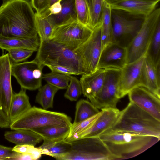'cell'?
Here are the masks:
<instances>
[{"label": "cell", "mask_w": 160, "mask_h": 160, "mask_svg": "<svg viewBox=\"0 0 160 160\" xmlns=\"http://www.w3.org/2000/svg\"><path fill=\"white\" fill-rule=\"evenodd\" d=\"M105 70L104 79L101 89L90 102L98 109L117 108V104L120 99L118 89L121 69L109 68Z\"/></svg>", "instance_id": "obj_11"}, {"label": "cell", "mask_w": 160, "mask_h": 160, "mask_svg": "<svg viewBox=\"0 0 160 160\" xmlns=\"http://www.w3.org/2000/svg\"><path fill=\"white\" fill-rule=\"evenodd\" d=\"M145 56L135 62L126 64L121 70L118 89L120 99L128 94L134 88L140 86L142 68Z\"/></svg>", "instance_id": "obj_15"}, {"label": "cell", "mask_w": 160, "mask_h": 160, "mask_svg": "<svg viewBox=\"0 0 160 160\" xmlns=\"http://www.w3.org/2000/svg\"><path fill=\"white\" fill-rule=\"evenodd\" d=\"M99 137L115 160L126 159L135 157L154 145L160 139L149 135L111 130H107Z\"/></svg>", "instance_id": "obj_2"}, {"label": "cell", "mask_w": 160, "mask_h": 160, "mask_svg": "<svg viewBox=\"0 0 160 160\" xmlns=\"http://www.w3.org/2000/svg\"><path fill=\"white\" fill-rule=\"evenodd\" d=\"M77 20L82 24L88 27L90 10L85 0H74Z\"/></svg>", "instance_id": "obj_35"}, {"label": "cell", "mask_w": 160, "mask_h": 160, "mask_svg": "<svg viewBox=\"0 0 160 160\" xmlns=\"http://www.w3.org/2000/svg\"><path fill=\"white\" fill-rule=\"evenodd\" d=\"M101 23L92 30L89 38L74 50L82 62L85 74L91 73L98 69L102 49Z\"/></svg>", "instance_id": "obj_8"}, {"label": "cell", "mask_w": 160, "mask_h": 160, "mask_svg": "<svg viewBox=\"0 0 160 160\" xmlns=\"http://www.w3.org/2000/svg\"><path fill=\"white\" fill-rule=\"evenodd\" d=\"M42 155L29 153L16 152L11 160H36L41 157Z\"/></svg>", "instance_id": "obj_41"}, {"label": "cell", "mask_w": 160, "mask_h": 160, "mask_svg": "<svg viewBox=\"0 0 160 160\" xmlns=\"http://www.w3.org/2000/svg\"><path fill=\"white\" fill-rule=\"evenodd\" d=\"M35 59L44 66L69 68L79 75L85 74L81 60L74 50L50 40L40 41Z\"/></svg>", "instance_id": "obj_4"}, {"label": "cell", "mask_w": 160, "mask_h": 160, "mask_svg": "<svg viewBox=\"0 0 160 160\" xmlns=\"http://www.w3.org/2000/svg\"><path fill=\"white\" fill-rule=\"evenodd\" d=\"M58 0H49L48 7L47 9V10L48 9V8L50 6H51L53 4H54L55 2H57Z\"/></svg>", "instance_id": "obj_46"}, {"label": "cell", "mask_w": 160, "mask_h": 160, "mask_svg": "<svg viewBox=\"0 0 160 160\" xmlns=\"http://www.w3.org/2000/svg\"><path fill=\"white\" fill-rule=\"evenodd\" d=\"M40 44L38 36L29 38L0 37V48L8 51L15 48H24L37 51Z\"/></svg>", "instance_id": "obj_23"}, {"label": "cell", "mask_w": 160, "mask_h": 160, "mask_svg": "<svg viewBox=\"0 0 160 160\" xmlns=\"http://www.w3.org/2000/svg\"><path fill=\"white\" fill-rule=\"evenodd\" d=\"M101 111L100 115L93 124L78 135L74 140L86 138L99 137L113 126L120 112V111L117 108H105Z\"/></svg>", "instance_id": "obj_17"}, {"label": "cell", "mask_w": 160, "mask_h": 160, "mask_svg": "<svg viewBox=\"0 0 160 160\" xmlns=\"http://www.w3.org/2000/svg\"><path fill=\"white\" fill-rule=\"evenodd\" d=\"M71 118L66 114L34 106L11 123L12 130H31L42 127L71 126Z\"/></svg>", "instance_id": "obj_5"}, {"label": "cell", "mask_w": 160, "mask_h": 160, "mask_svg": "<svg viewBox=\"0 0 160 160\" xmlns=\"http://www.w3.org/2000/svg\"><path fill=\"white\" fill-rule=\"evenodd\" d=\"M160 64L156 67L146 54L142 68L140 86L160 97Z\"/></svg>", "instance_id": "obj_18"}, {"label": "cell", "mask_w": 160, "mask_h": 160, "mask_svg": "<svg viewBox=\"0 0 160 160\" xmlns=\"http://www.w3.org/2000/svg\"><path fill=\"white\" fill-rule=\"evenodd\" d=\"M108 130L134 132L160 138V121L130 102L120 111L116 122Z\"/></svg>", "instance_id": "obj_3"}, {"label": "cell", "mask_w": 160, "mask_h": 160, "mask_svg": "<svg viewBox=\"0 0 160 160\" xmlns=\"http://www.w3.org/2000/svg\"><path fill=\"white\" fill-rule=\"evenodd\" d=\"M59 90L58 88L47 83L38 89L36 102L45 109L53 108L54 97Z\"/></svg>", "instance_id": "obj_29"}, {"label": "cell", "mask_w": 160, "mask_h": 160, "mask_svg": "<svg viewBox=\"0 0 160 160\" xmlns=\"http://www.w3.org/2000/svg\"><path fill=\"white\" fill-rule=\"evenodd\" d=\"M0 7V37L29 38L38 36L34 13L25 0H2Z\"/></svg>", "instance_id": "obj_1"}, {"label": "cell", "mask_w": 160, "mask_h": 160, "mask_svg": "<svg viewBox=\"0 0 160 160\" xmlns=\"http://www.w3.org/2000/svg\"><path fill=\"white\" fill-rule=\"evenodd\" d=\"M111 10L110 5L104 2L103 11L100 21L102 25V49L112 41L113 29L111 18Z\"/></svg>", "instance_id": "obj_27"}, {"label": "cell", "mask_w": 160, "mask_h": 160, "mask_svg": "<svg viewBox=\"0 0 160 160\" xmlns=\"http://www.w3.org/2000/svg\"><path fill=\"white\" fill-rule=\"evenodd\" d=\"M105 75V70L98 69L94 72L82 75L80 81L82 94L90 101L100 92L102 87Z\"/></svg>", "instance_id": "obj_20"}, {"label": "cell", "mask_w": 160, "mask_h": 160, "mask_svg": "<svg viewBox=\"0 0 160 160\" xmlns=\"http://www.w3.org/2000/svg\"><path fill=\"white\" fill-rule=\"evenodd\" d=\"M120 0H103L105 2L110 5L113 4Z\"/></svg>", "instance_id": "obj_45"}, {"label": "cell", "mask_w": 160, "mask_h": 160, "mask_svg": "<svg viewBox=\"0 0 160 160\" xmlns=\"http://www.w3.org/2000/svg\"><path fill=\"white\" fill-rule=\"evenodd\" d=\"M11 122L8 116L0 106V128H10Z\"/></svg>", "instance_id": "obj_44"}, {"label": "cell", "mask_w": 160, "mask_h": 160, "mask_svg": "<svg viewBox=\"0 0 160 160\" xmlns=\"http://www.w3.org/2000/svg\"><path fill=\"white\" fill-rule=\"evenodd\" d=\"M145 17L132 15L121 10L111 9L112 42L121 44L122 39L127 37H130L132 40L140 29Z\"/></svg>", "instance_id": "obj_9"}, {"label": "cell", "mask_w": 160, "mask_h": 160, "mask_svg": "<svg viewBox=\"0 0 160 160\" xmlns=\"http://www.w3.org/2000/svg\"><path fill=\"white\" fill-rule=\"evenodd\" d=\"M30 130L40 135L43 140L61 141L65 140L68 135L70 126L42 127Z\"/></svg>", "instance_id": "obj_25"}, {"label": "cell", "mask_w": 160, "mask_h": 160, "mask_svg": "<svg viewBox=\"0 0 160 160\" xmlns=\"http://www.w3.org/2000/svg\"><path fill=\"white\" fill-rule=\"evenodd\" d=\"M101 113L100 111L98 114L76 124L72 123L70 132L65 141L70 142L74 140L78 135L88 129L93 124Z\"/></svg>", "instance_id": "obj_32"}, {"label": "cell", "mask_w": 160, "mask_h": 160, "mask_svg": "<svg viewBox=\"0 0 160 160\" xmlns=\"http://www.w3.org/2000/svg\"><path fill=\"white\" fill-rule=\"evenodd\" d=\"M71 76L51 71L43 74L42 79L59 89H66L69 85Z\"/></svg>", "instance_id": "obj_33"}, {"label": "cell", "mask_w": 160, "mask_h": 160, "mask_svg": "<svg viewBox=\"0 0 160 160\" xmlns=\"http://www.w3.org/2000/svg\"><path fill=\"white\" fill-rule=\"evenodd\" d=\"M92 31L76 20L54 27L51 40L74 50L89 38Z\"/></svg>", "instance_id": "obj_10"}, {"label": "cell", "mask_w": 160, "mask_h": 160, "mask_svg": "<svg viewBox=\"0 0 160 160\" xmlns=\"http://www.w3.org/2000/svg\"><path fill=\"white\" fill-rule=\"evenodd\" d=\"M128 95L130 102L160 121V97L141 86L132 89Z\"/></svg>", "instance_id": "obj_13"}, {"label": "cell", "mask_w": 160, "mask_h": 160, "mask_svg": "<svg viewBox=\"0 0 160 160\" xmlns=\"http://www.w3.org/2000/svg\"><path fill=\"white\" fill-rule=\"evenodd\" d=\"M36 25L40 41L50 40L54 28L44 16L35 13Z\"/></svg>", "instance_id": "obj_30"}, {"label": "cell", "mask_w": 160, "mask_h": 160, "mask_svg": "<svg viewBox=\"0 0 160 160\" xmlns=\"http://www.w3.org/2000/svg\"><path fill=\"white\" fill-rule=\"evenodd\" d=\"M44 66L35 59L12 63V75L16 79L21 88L35 90L42 86V71Z\"/></svg>", "instance_id": "obj_12"}, {"label": "cell", "mask_w": 160, "mask_h": 160, "mask_svg": "<svg viewBox=\"0 0 160 160\" xmlns=\"http://www.w3.org/2000/svg\"><path fill=\"white\" fill-rule=\"evenodd\" d=\"M141 1H147V2H155L158 1H159L160 0H140Z\"/></svg>", "instance_id": "obj_48"}, {"label": "cell", "mask_w": 160, "mask_h": 160, "mask_svg": "<svg viewBox=\"0 0 160 160\" xmlns=\"http://www.w3.org/2000/svg\"><path fill=\"white\" fill-rule=\"evenodd\" d=\"M12 63L8 53L0 56V106L8 117L13 94L11 81Z\"/></svg>", "instance_id": "obj_14"}, {"label": "cell", "mask_w": 160, "mask_h": 160, "mask_svg": "<svg viewBox=\"0 0 160 160\" xmlns=\"http://www.w3.org/2000/svg\"><path fill=\"white\" fill-rule=\"evenodd\" d=\"M4 137L7 140L16 145L27 144L35 146L43 140L40 135L28 129L6 131Z\"/></svg>", "instance_id": "obj_22"}, {"label": "cell", "mask_w": 160, "mask_h": 160, "mask_svg": "<svg viewBox=\"0 0 160 160\" xmlns=\"http://www.w3.org/2000/svg\"><path fill=\"white\" fill-rule=\"evenodd\" d=\"M12 150L19 153H29L42 155L38 148L30 145H16L12 148Z\"/></svg>", "instance_id": "obj_38"}, {"label": "cell", "mask_w": 160, "mask_h": 160, "mask_svg": "<svg viewBox=\"0 0 160 160\" xmlns=\"http://www.w3.org/2000/svg\"><path fill=\"white\" fill-rule=\"evenodd\" d=\"M48 67L52 72L68 75H79L77 72L72 69L61 66L48 65Z\"/></svg>", "instance_id": "obj_40"}, {"label": "cell", "mask_w": 160, "mask_h": 160, "mask_svg": "<svg viewBox=\"0 0 160 160\" xmlns=\"http://www.w3.org/2000/svg\"><path fill=\"white\" fill-rule=\"evenodd\" d=\"M100 111L90 101L81 99L77 103L74 120L75 124L87 119Z\"/></svg>", "instance_id": "obj_28"}, {"label": "cell", "mask_w": 160, "mask_h": 160, "mask_svg": "<svg viewBox=\"0 0 160 160\" xmlns=\"http://www.w3.org/2000/svg\"><path fill=\"white\" fill-rule=\"evenodd\" d=\"M70 151L56 158L58 160H115L108 148L99 138L92 137L69 142Z\"/></svg>", "instance_id": "obj_6"}, {"label": "cell", "mask_w": 160, "mask_h": 160, "mask_svg": "<svg viewBox=\"0 0 160 160\" xmlns=\"http://www.w3.org/2000/svg\"><path fill=\"white\" fill-rule=\"evenodd\" d=\"M49 0H31V4L36 11L41 15L47 9Z\"/></svg>", "instance_id": "obj_39"}, {"label": "cell", "mask_w": 160, "mask_h": 160, "mask_svg": "<svg viewBox=\"0 0 160 160\" xmlns=\"http://www.w3.org/2000/svg\"><path fill=\"white\" fill-rule=\"evenodd\" d=\"M64 94L66 98L70 101H76L82 94L80 82L76 77L71 76L70 83Z\"/></svg>", "instance_id": "obj_36"}, {"label": "cell", "mask_w": 160, "mask_h": 160, "mask_svg": "<svg viewBox=\"0 0 160 160\" xmlns=\"http://www.w3.org/2000/svg\"><path fill=\"white\" fill-rule=\"evenodd\" d=\"M43 140L42 144L38 147L42 154L54 158L68 152L71 148L70 142L66 141L65 140L61 141Z\"/></svg>", "instance_id": "obj_26"}, {"label": "cell", "mask_w": 160, "mask_h": 160, "mask_svg": "<svg viewBox=\"0 0 160 160\" xmlns=\"http://www.w3.org/2000/svg\"><path fill=\"white\" fill-rule=\"evenodd\" d=\"M62 0L63 1L61 2L62 9L59 13L55 15L44 16L54 28L56 27L77 20L75 0Z\"/></svg>", "instance_id": "obj_21"}, {"label": "cell", "mask_w": 160, "mask_h": 160, "mask_svg": "<svg viewBox=\"0 0 160 160\" xmlns=\"http://www.w3.org/2000/svg\"><path fill=\"white\" fill-rule=\"evenodd\" d=\"M62 0H58L50 6L47 10L41 15L47 16L58 13L62 9L61 2Z\"/></svg>", "instance_id": "obj_43"}, {"label": "cell", "mask_w": 160, "mask_h": 160, "mask_svg": "<svg viewBox=\"0 0 160 160\" xmlns=\"http://www.w3.org/2000/svg\"><path fill=\"white\" fill-rule=\"evenodd\" d=\"M104 5L103 0H92L88 26L92 30L101 22Z\"/></svg>", "instance_id": "obj_34"}, {"label": "cell", "mask_w": 160, "mask_h": 160, "mask_svg": "<svg viewBox=\"0 0 160 160\" xmlns=\"http://www.w3.org/2000/svg\"><path fill=\"white\" fill-rule=\"evenodd\" d=\"M159 2L121 0L110 5L112 9L121 10L135 15L146 17L156 9Z\"/></svg>", "instance_id": "obj_19"}, {"label": "cell", "mask_w": 160, "mask_h": 160, "mask_svg": "<svg viewBox=\"0 0 160 160\" xmlns=\"http://www.w3.org/2000/svg\"><path fill=\"white\" fill-rule=\"evenodd\" d=\"M8 51L12 63H18L25 61L34 52L32 50L24 48L12 49Z\"/></svg>", "instance_id": "obj_37"}, {"label": "cell", "mask_w": 160, "mask_h": 160, "mask_svg": "<svg viewBox=\"0 0 160 160\" xmlns=\"http://www.w3.org/2000/svg\"><path fill=\"white\" fill-rule=\"evenodd\" d=\"M85 1L86 2L90 10V9L91 7L92 0H85Z\"/></svg>", "instance_id": "obj_47"}, {"label": "cell", "mask_w": 160, "mask_h": 160, "mask_svg": "<svg viewBox=\"0 0 160 160\" xmlns=\"http://www.w3.org/2000/svg\"><path fill=\"white\" fill-rule=\"evenodd\" d=\"M16 152L12 148L0 145V160H11Z\"/></svg>", "instance_id": "obj_42"}, {"label": "cell", "mask_w": 160, "mask_h": 160, "mask_svg": "<svg viewBox=\"0 0 160 160\" xmlns=\"http://www.w3.org/2000/svg\"><path fill=\"white\" fill-rule=\"evenodd\" d=\"M146 54L156 67L160 64V22L153 33Z\"/></svg>", "instance_id": "obj_31"}, {"label": "cell", "mask_w": 160, "mask_h": 160, "mask_svg": "<svg viewBox=\"0 0 160 160\" xmlns=\"http://www.w3.org/2000/svg\"><path fill=\"white\" fill-rule=\"evenodd\" d=\"M160 22V9H155L146 16L138 32L126 47V64L145 56L154 31Z\"/></svg>", "instance_id": "obj_7"}, {"label": "cell", "mask_w": 160, "mask_h": 160, "mask_svg": "<svg viewBox=\"0 0 160 160\" xmlns=\"http://www.w3.org/2000/svg\"><path fill=\"white\" fill-rule=\"evenodd\" d=\"M126 47L118 42H111L102 50L98 69L115 68L122 69L126 64Z\"/></svg>", "instance_id": "obj_16"}, {"label": "cell", "mask_w": 160, "mask_h": 160, "mask_svg": "<svg viewBox=\"0 0 160 160\" xmlns=\"http://www.w3.org/2000/svg\"><path fill=\"white\" fill-rule=\"evenodd\" d=\"M26 90L21 88L19 92L13 93L9 116L11 123L32 107Z\"/></svg>", "instance_id": "obj_24"}]
</instances>
